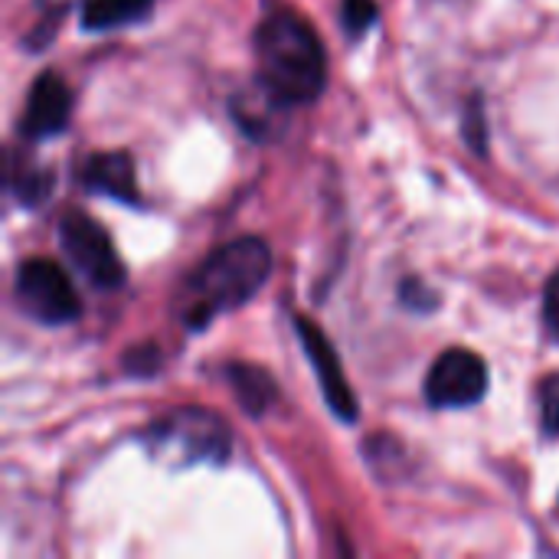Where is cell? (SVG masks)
Segmentation results:
<instances>
[{
    "label": "cell",
    "instance_id": "obj_10",
    "mask_svg": "<svg viewBox=\"0 0 559 559\" xmlns=\"http://www.w3.org/2000/svg\"><path fill=\"white\" fill-rule=\"evenodd\" d=\"M154 0H85L82 26L85 29H115L124 23H138L151 13Z\"/></svg>",
    "mask_w": 559,
    "mask_h": 559
},
{
    "label": "cell",
    "instance_id": "obj_12",
    "mask_svg": "<svg viewBox=\"0 0 559 559\" xmlns=\"http://www.w3.org/2000/svg\"><path fill=\"white\" fill-rule=\"evenodd\" d=\"M229 373H233V386H236L239 396H242V406H246L252 416H259V413L272 403V396H275V386H272L269 373H262V370H255V367H233Z\"/></svg>",
    "mask_w": 559,
    "mask_h": 559
},
{
    "label": "cell",
    "instance_id": "obj_3",
    "mask_svg": "<svg viewBox=\"0 0 559 559\" xmlns=\"http://www.w3.org/2000/svg\"><path fill=\"white\" fill-rule=\"evenodd\" d=\"M16 301L39 324H69L79 318L82 301L72 278L49 259H29L16 272Z\"/></svg>",
    "mask_w": 559,
    "mask_h": 559
},
{
    "label": "cell",
    "instance_id": "obj_6",
    "mask_svg": "<svg viewBox=\"0 0 559 559\" xmlns=\"http://www.w3.org/2000/svg\"><path fill=\"white\" fill-rule=\"evenodd\" d=\"M151 436L160 452H177L183 462H223L229 452L226 426L203 409H180L164 423L151 426Z\"/></svg>",
    "mask_w": 559,
    "mask_h": 559
},
{
    "label": "cell",
    "instance_id": "obj_7",
    "mask_svg": "<svg viewBox=\"0 0 559 559\" xmlns=\"http://www.w3.org/2000/svg\"><path fill=\"white\" fill-rule=\"evenodd\" d=\"M69 115H72V92L66 79L59 72H43L26 95L20 134L26 141H43L49 134H59L69 124Z\"/></svg>",
    "mask_w": 559,
    "mask_h": 559
},
{
    "label": "cell",
    "instance_id": "obj_4",
    "mask_svg": "<svg viewBox=\"0 0 559 559\" xmlns=\"http://www.w3.org/2000/svg\"><path fill=\"white\" fill-rule=\"evenodd\" d=\"M59 242L69 262L98 288H115L124 282L121 255L111 246V236L85 213H69L59 223Z\"/></svg>",
    "mask_w": 559,
    "mask_h": 559
},
{
    "label": "cell",
    "instance_id": "obj_9",
    "mask_svg": "<svg viewBox=\"0 0 559 559\" xmlns=\"http://www.w3.org/2000/svg\"><path fill=\"white\" fill-rule=\"evenodd\" d=\"M82 180L95 193H108L124 203H138V180L134 160L124 151H102L82 164Z\"/></svg>",
    "mask_w": 559,
    "mask_h": 559
},
{
    "label": "cell",
    "instance_id": "obj_8",
    "mask_svg": "<svg viewBox=\"0 0 559 559\" xmlns=\"http://www.w3.org/2000/svg\"><path fill=\"white\" fill-rule=\"evenodd\" d=\"M298 334H301V344H305V350H308V360L314 364V373H318V380H321V390H324L328 406H331L341 419L354 423V419H357V400H354V390H350L347 380H344V367H341V360H337L331 341H328V337L321 334V328L311 324L308 318H298Z\"/></svg>",
    "mask_w": 559,
    "mask_h": 559
},
{
    "label": "cell",
    "instance_id": "obj_13",
    "mask_svg": "<svg viewBox=\"0 0 559 559\" xmlns=\"http://www.w3.org/2000/svg\"><path fill=\"white\" fill-rule=\"evenodd\" d=\"M341 20L344 29L357 39L377 23V0H341Z\"/></svg>",
    "mask_w": 559,
    "mask_h": 559
},
{
    "label": "cell",
    "instance_id": "obj_14",
    "mask_svg": "<svg viewBox=\"0 0 559 559\" xmlns=\"http://www.w3.org/2000/svg\"><path fill=\"white\" fill-rule=\"evenodd\" d=\"M540 416H544V432L559 436V373L547 377L540 386Z\"/></svg>",
    "mask_w": 559,
    "mask_h": 559
},
{
    "label": "cell",
    "instance_id": "obj_15",
    "mask_svg": "<svg viewBox=\"0 0 559 559\" xmlns=\"http://www.w3.org/2000/svg\"><path fill=\"white\" fill-rule=\"evenodd\" d=\"M544 318H547V328L554 331V337L559 341V272L547 282V292H544Z\"/></svg>",
    "mask_w": 559,
    "mask_h": 559
},
{
    "label": "cell",
    "instance_id": "obj_11",
    "mask_svg": "<svg viewBox=\"0 0 559 559\" xmlns=\"http://www.w3.org/2000/svg\"><path fill=\"white\" fill-rule=\"evenodd\" d=\"M52 187V174L43 167V164H33V160H16L10 154V190L23 200V203H36L49 193Z\"/></svg>",
    "mask_w": 559,
    "mask_h": 559
},
{
    "label": "cell",
    "instance_id": "obj_2",
    "mask_svg": "<svg viewBox=\"0 0 559 559\" xmlns=\"http://www.w3.org/2000/svg\"><path fill=\"white\" fill-rule=\"evenodd\" d=\"M272 252L262 239L242 236L219 246L187 282L180 295V321L190 331L206 328L216 314L246 305L269 278Z\"/></svg>",
    "mask_w": 559,
    "mask_h": 559
},
{
    "label": "cell",
    "instance_id": "obj_5",
    "mask_svg": "<svg viewBox=\"0 0 559 559\" xmlns=\"http://www.w3.org/2000/svg\"><path fill=\"white\" fill-rule=\"evenodd\" d=\"M488 393V367L475 350L452 347L439 354L426 377V400L436 409H465Z\"/></svg>",
    "mask_w": 559,
    "mask_h": 559
},
{
    "label": "cell",
    "instance_id": "obj_1",
    "mask_svg": "<svg viewBox=\"0 0 559 559\" xmlns=\"http://www.w3.org/2000/svg\"><path fill=\"white\" fill-rule=\"evenodd\" d=\"M262 95L272 105H308L328 82V52L318 29L295 10H272L255 29Z\"/></svg>",
    "mask_w": 559,
    "mask_h": 559
}]
</instances>
